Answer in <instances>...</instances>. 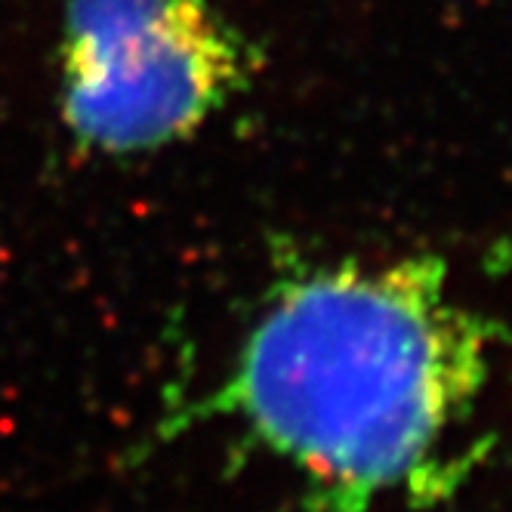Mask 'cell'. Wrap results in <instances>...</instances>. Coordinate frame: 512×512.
<instances>
[{"label":"cell","mask_w":512,"mask_h":512,"mask_svg":"<svg viewBox=\"0 0 512 512\" xmlns=\"http://www.w3.org/2000/svg\"><path fill=\"white\" fill-rule=\"evenodd\" d=\"M256 71L260 50L213 0H65L59 112L87 152L182 142Z\"/></svg>","instance_id":"2"},{"label":"cell","mask_w":512,"mask_h":512,"mask_svg":"<svg viewBox=\"0 0 512 512\" xmlns=\"http://www.w3.org/2000/svg\"><path fill=\"white\" fill-rule=\"evenodd\" d=\"M497 327L435 253L287 263L219 380L167 405L152 442L232 423L278 460L303 512L432 503L457 482V435L491 383Z\"/></svg>","instance_id":"1"}]
</instances>
